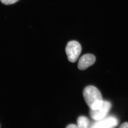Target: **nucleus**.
I'll use <instances>...</instances> for the list:
<instances>
[{
  "mask_svg": "<svg viewBox=\"0 0 128 128\" xmlns=\"http://www.w3.org/2000/svg\"><path fill=\"white\" fill-rule=\"evenodd\" d=\"M83 95L86 104L91 110L98 109L103 103L100 92L93 86H86L83 91Z\"/></svg>",
  "mask_w": 128,
  "mask_h": 128,
  "instance_id": "nucleus-1",
  "label": "nucleus"
},
{
  "mask_svg": "<svg viewBox=\"0 0 128 128\" xmlns=\"http://www.w3.org/2000/svg\"><path fill=\"white\" fill-rule=\"evenodd\" d=\"M81 51V46L78 42L72 41L68 42L66 46V52L69 61L72 63L75 62Z\"/></svg>",
  "mask_w": 128,
  "mask_h": 128,
  "instance_id": "nucleus-2",
  "label": "nucleus"
},
{
  "mask_svg": "<svg viewBox=\"0 0 128 128\" xmlns=\"http://www.w3.org/2000/svg\"><path fill=\"white\" fill-rule=\"evenodd\" d=\"M112 107V104L107 101H103L102 106L96 110H91L90 112V116L92 119L100 120L104 118L109 112Z\"/></svg>",
  "mask_w": 128,
  "mask_h": 128,
  "instance_id": "nucleus-3",
  "label": "nucleus"
},
{
  "mask_svg": "<svg viewBox=\"0 0 128 128\" xmlns=\"http://www.w3.org/2000/svg\"><path fill=\"white\" fill-rule=\"evenodd\" d=\"M96 60V57L93 54H84L79 60L78 68L80 70H84L89 66L93 65Z\"/></svg>",
  "mask_w": 128,
  "mask_h": 128,
  "instance_id": "nucleus-4",
  "label": "nucleus"
},
{
  "mask_svg": "<svg viewBox=\"0 0 128 128\" xmlns=\"http://www.w3.org/2000/svg\"><path fill=\"white\" fill-rule=\"evenodd\" d=\"M94 124L92 128H111L116 127L118 124V119L115 117L110 116L100 120Z\"/></svg>",
  "mask_w": 128,
  "mask_h": 128,
  "instance_id": "nucleus-5",
  "label": "nucleus"
},
{
  "mask_svg": "<svg viewBox=\"0 0 128 128\" xmlns=\"http://www.w3.org/2000/svg\"><path fill=\"white\" fill-rule=\"evenodd\" d=\"M77 126L78 128H86L89 126L90 121L86 117L81 116L78 118L77 120Z\"/></svg>",
  "mask_w": 128,
  "mask_h": 128,
  "instance_id": "nucleus-6",
  "label": "nucleus"
},
{
  "mask_svg": "<svg viewBox=\"0 0 128 128\" xmlns=\"http://www.w3.org/2000/svg\"><path fill=\"white\" fill-rule=\"evenodd\" d=\"M19 0H0L2 4L5 5H10L17 2Z\"/></svg>",
  "mask_w": 128,
  "mask_h": 128,
  "instance_id": "nucleus-7",
  "label": "nucleus"
},
{
  "mask_svg": "<svg viewBox=\"0 0 128 128\" xmlns=\"http://www.w3.org/2000/svg\"><path fill=\"white\" fill-rule=\"evenodd\" d=\"M120 128H128V123L127 122L124 123L122 124L120 127Z\"/></svg>",
  "mask_w": 128,
  "mask_h": 128,
  "instance_id": "nucleus-8",
  "label": "nucleus"
},
{
  "mask_svg": "<svg viewBox=\"0 0 128 128\" xmlns=\"http://www.w3.org/2000/svg\"><path fill=\"white\" fill-rule=\"evenodd\" d=\"M67 128H78V126L74 124H70L66 127Z\"/></svg>",
  "mask_w": 128,
  "mask_h": 128,
  "instance_id": "nucleus-9",
  "label": "nucleus"
}]
</instances>
